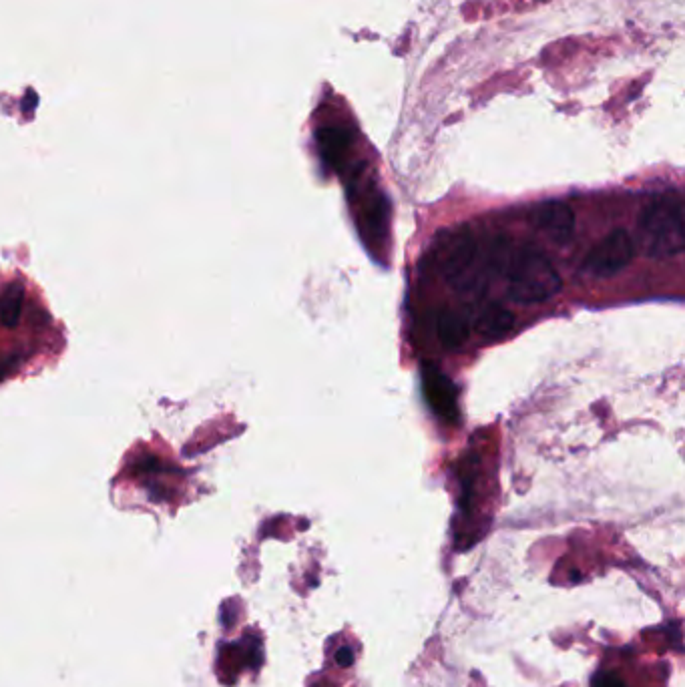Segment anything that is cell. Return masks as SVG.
Returning a JSON list of instances; mask_svg holds the SVG:
<instances>
[{
  "instance_id": "cell-1",
  "label": "cell",
  "mask_w": 685,
  "mask_h": 687,
  "mask_svg": "<svg viewBox=\"0 0 685 687\" xmlns=\"http://www.w3.org/2000/svg\"><path fill=\"white\" fill-rule=\"evenodd\" d=\"M491 268L505 276L509 298L525 306L549 302L563 288L551 260L533 246L511 248L507 240L497 242L491 250Z\"/></svg>"
},
{
  "instance_id": "cell-2",
  "label": "cell",
  "mask_w": 685,
  "mask_h": 687,
  "mask_svg": "<svg viewBox=\"0 0 685 687\" xmlns=\"http://www.w3.org/2000/svg\"><path fill=\"white\" fill-rule=\"evenodd\" d=\"M639 240L647 258L669 260L685 248L683 201L677 193H663L653 197L637 219Z\"/></svg>"
},
{
  "instance_id": "cell-3",
  "label": "cell",
  "mask_w": 685,
  "mask_h": 687,
  "mask_svg": "<svg viewBox=\"0 0 685 687\" xmlns=\"http://www.w3.org/2000/svg\"><path fill=\"white\" fill-rule=\"evenodd\" d=\"M477 240L469 227L446 229L438 244V268L442 278L456 290H467V276L477 262Z\"/></svg>"
},
{
  "instance_id": "cell-4",
  "label": "cell",
  "mask_w": 685,
  "mask_h": 687,
  "mask_svg": "<svg viewBox=\"0 0 685 687\" xmlns=\"http://www.w3.org/2000/svg\"><path fill=\"white\" fill-rule=\"evenodd\" d=\"M635 256V242L625 229H613L597 242L583 260V270L599 280H607L623 272Z\"/></svg>"
},
{
  "instance_id": "cell-5",
  "label": "cell",
  "mask_w": 685,
  "mask_h": 687,
  "mask_svg": "<svg viewBox=\"0 0 685 687\" xmlns=\"http://www.w3.org/2000/svg\"><path fill=\"white\" fill-rule=\"evenodd\" d=\"M529 219L535 225L537 232L547 236L557 246H565L573 240L575 213L571 205L565 201H557V199L543 201L531 211Z\"/></svg>"
},
{
  "instance_id": "cell-6",
  "label": "cell",
  "mask_w": 685,
  "mask_h": 687,
  "mask_svg": "<svg viewBox=\"0 0 685 687\" xmlns=\"http://www.w3.org/2000/svg\"><path fill=\"white\" fill-rule=\"evenodd\" d=\"M422 390L430 408L442 418L454 422L459 418V404H456V388L448 376L434 364L422 366Z\"/></svg>"
},
{
  "instance_id": "cell-7",
  "label": "cell",
  "mask_w": 685,
  "mask_h": 687,
  "mask_svg": "<svg viewBox=\"0 0 685 687\" xmlns=\"http://www.w3.org/2000/svg\"><path fill=\"white\" fill-rule=\"evenodd\" d=\"M436 334L446 350H459L471 336L469 318L463 312L442 310L436 318Z\"/></svg>"
},
{
  "instance_id": "cell-8",
  "label": "cell",
  "mask_w": 685,
  "mask_h": 687,
  "mask_svg": "<svg viewBox=\"0 0 685 687\" xmlns=\"http://www.w3.org/2000/svg\"><path fill=\"white\" fill-rule=\"evenodd\" d=\"M515 326V316L499 302H489L479 310L477 330L487 340L505 338Z\"/></svg>"
},
{
  "instance_id": "cell-9",
  "label": "cell",
  "mask_w": 685,
  "mask_h": 687,
  "mask_svg": "<svg viewBox=\"0 0 685 687\" xmlns=\"http://www.w3.org/2000/svg\"><path fill=\"white\" fill-rule=\"evenodd\" d=\"M23 302H25V290L19 282L11 284L5 294L0 296V324L5 328H15L21 320L23 312Z\"/></svg>"
}]
</instances>
